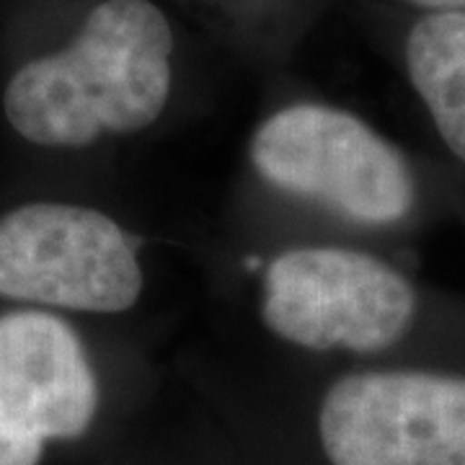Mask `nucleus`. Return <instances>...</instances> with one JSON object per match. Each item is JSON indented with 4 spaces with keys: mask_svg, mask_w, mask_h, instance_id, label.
Returning <instances> with one entry per match:
<instances>
[{
    "mask_svg": "<svg viewBox=\"0 0 465 465\" xmlns=\"http://www.w3.org/2000/svg\"><path fill=\"white\" fill-rule=\"evenodd\" d=\"M173 85V32L150 0H104L73 42L5 78L0 114L32 150H81L148 130Z\"/></svg>",
    "mask_w": 465,
    "mask_h": 465,
    "instance_id": "obj_1",
    "label": "nucleus"
},
{
    "mask_svg": "<svg viewBox=\"0 0 465 465\" xmlns=\"http://www.w3.org/2000/svg\"><path fill=\"white\" fill-rule=\"evenodd\" d=\"M249 155L277 192L316 202L365 231H396L421 202L409 155L362 116L331 104L302 101L269 114Z\"/></svg>",
    "mask_w": 465,
    "mask_h": 465,
    "instance_id": "obj_2",
    "label": "nucleus"
},
{
    "mask_svg": "<svg viewBox=\"0 0 465 465\" xmlns=\"http://www.w3.org/2000/svg\"><path fill=\"white\" fill-rule=\"evenodd\" d=\"M421 316V292L396 264L351 246H300L266 266V329L311 351L381 354Z\"/></svg>",
    "mask_w": 465,
    "mask_h": 465,
    "instance_id": "obj_3",
    "label": "nucleus"
},
{
    "mask_svg": "<svg viewBox=\"0 0 465 465\" xmlns=\"http://www.w3.org/2000/svg\"><path fill=\"white\" fill-rule=\"evenodd\" d=\"M145 272L134 241L101 210L26 200L0 210V302L116 316L134 308Z\"/></svg>",
    "mask_w": 465,
    "mask_h": 465,
    "instance_id": "obj_4",
    "label": "nucleus"
},
{
    "mask_svg": "<svg viewBox=\"0 0 465 465\" xmlns=\"http://www.w3.org/2000/svg\"><path fill=\"white\" fill-rule=\"evenodd\" d=\"M331 465H465V375L378 367L341 375L318 409Z\"/></svg>",
    "mask_w": 465,
    "mask_h": 465,
    "instance_id": "obj_5",
    "label": "nucleus"
},
{
    "mask_svg": "<svg viewBox=\"0 0 465 465\" xmlns=\"http://www.w3.org/2000/svg\"><path fill=\"white\" fill-rule=\"evenodd\" d=\"M99 382L75 329L52 311L0 308V465H39L52 440L94 424Z\"/></svg>",
    "mask_w": 465,
    "mask_h": 465,
    "instance_id": "obj_6",
    "label": "nucleus"
},
{
    "mask_svg": "<svg viewBox=\"0 0 465 465\" xmlns=\"http://www.w3.org/2000/svg\"><path fill=\"white\" fill-rule=\"evenodd\" d=\"M401 57L434 133L465 166V11L416 14Z\"/></svg>",
    "mask_w": 465,
    "mask_h": 465,
    "instance_id": "obj_7",
    "label": "nucleus"
},
{
    "mask_svg": "<svg viewBox=\"0 0 465 465\" xmlns=\"http://www.w3.org/2000/svg\"><path fill=\"white\" fill-rule=\"evenodd\" d=\"M416 14H440V11H465V0H401Z\"/></svg>",
    "mask_w": 465,
    "mask_h": 465,
    "instance_id": "obj_8",
    "label": "nucleus"
}]
</instances>
